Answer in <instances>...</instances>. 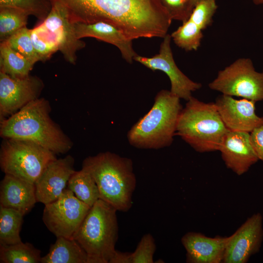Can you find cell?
<instances>
[{"instance_id": "e0dca14e", "label": "cell", "mask_w": 263, "mask_h": 263, "mask_svg": "<svg viewBox=\"0 0 263 263\" xmlns=\"http://www.w3.org/2000/svg\"><path fill=\"white\" fill-rule=\"evenodd\" d=\"M228 237H209L189 232L181 238L188 263H223Z\"/></svg>"}, {"instance_id": "836d02e7", "label": "cell", "mask_w": 263, "mask_h": 263, "mask_svg": "<svg viewBox=\"0 0 263 263\" xmlns=\"http://www.w3.org/2000/svg\"><path fill=\"white\" fill-rule=\"evenodd\" d=\"M131 253L116 250L109 263H131Z\"/></svg>"}, {"instance_id": "cb8c5ba5", "label": "cell", "mask_w": 263, "mask_h": 263, "mask_svg": "<svg viewBox=\"0 0 263 263\" xmlns=\"http://www.w3.org/2000/svg\"><path fill=\"white\" fill-rule=\"evenodd\" d=\"M40 254V250L29 243L0 245L1 263H41Z\"/></svg>"}, {"instance_id": "277c9868", "label": "cell", "mask_w": 263, "mask_h": 263, "mask_svg": "<svg viewBox=\"0 0 263 263\" xmlns=\"http://www.w3.org/2000/svg\"><path fill=\"white\" fill-rule=\"evenodd\" d=\"M180 98L170 91L162 90L150 110L128 131V141L142 149H160L171 145L182 110Z\"/></svg>"}, {"instance_id": "8fae6325", "label": "cell", "mask_w": 263, "mask_h": 263, "mask_svg": "<svg viewBox=\"0 0 263 263\" xmlns=\"http://www.w3.org/2000/svg\"><path fill=\"white\" fill-rule=\"evenodd\" d=\"M163 38L158 54L150 57L137 55L133 60L152 71L165 73L170 82V91L187 101L192 96V93L200 89L202 84L189 79L177 67L171 48V36L167 34Z\"/></svg>"}, {"instance_id": "9c48e42d", "label": "cell", "mask_w": 263, "mask_h": 263, "mask_svg": "<svg viewBox=\"0 0 263 263\" xmlns=\"http://www.w3.org/2000/svg\"><path fill=\"white\" fill-rule=\"evenodd\" d=\"M90 208L65 188L56 200L45 205L42 220L56 238H73Z\"/></svg>"}, {"instance_id": "4fadbf2b", "label": "cell", "mask_w": 263, "mask_h": 263, "mask_svg": "<svg viewBox=\"0 0 263 263\" xmlns=\"http://www.w3.org/2000/svg\"><path fill=\"white\" fill-rule=\"evenodd\" d=\"M255 101L222 94L215 102L218 111L226 128L231 131L250 133L263 124V117L255 113Z\"/></svg>"}, {"instance_id": "52a82bcc", "label": "cell", "mask_w": 263, "mask_h": 263, "mask_svg": "<svg viewBox=\"0 0 263 263\" xmlns=\"http://www.w3.org/2000/svg\"><path fill=\"white\" fill-rule=\"evenodd\" d=\"M55 154L31 141L3 139L0 167L5 174L35 184L48 164L56 159Z\"/></svg>"}, {"instance_id": "3957f363", "label": "cell", "mask_w": 263, "mask_h": 263, "mask_svg": "<svg viewBox=\"0 0 263 263\" xmlns=\"http://www.w3.org/2000/svg\"><path fill=\"white\" fill-rule=\"evenodd\" d=\"M82 169L94 177L100 199L117 211L130 209L136 185L132 159L110 151L102 152L86 158Z\"/></svg>"}, {"instance_id": "6da1fadb", "label": "cell", "mask_w": 263, "mask_h": 263, "mask_svg": "<svg viewBox=\"0 0 263 263\" xmlns=\"http://www.w3.org/2000/svg\"><path fill=\"white\" fill-rule=\"evenodd\" d=\"M66 10L71 22L111 24L131 40L164 38L172 19L160 0H50Z\"/></svg>"}, {"instance_id": "83f0119b", "label": "cell", "mask_w": 263, "mask_h": 263, "mask_svg": "<svg viewBox=\"0 0 263 263\" xmlns=\"http://www.w3.org/2000/svg\"><path fill=\"white\" fill-rule=\"evenodd\" d=\"M0 7L20 9L42 22L50 12L52 5L50 0H0Z\"/></svg>"}, {"instance_id": "7c38bea8", "label": "cell", "mask_w": 263, "mask_h": 263, "mask_svg": "<svg viewBox=\"0 0 263 263\" xmlns=\"http://www.w3.org/2000/svg\"><path fill=\"white\" fill-rule=\"evenodd\" d=\"M263 217L256 213L228 237L223 263H246L259 251L263 240Z\"/></svg>"}, {"instance_id": "484cf974", "label": "cell", "mask_w": 263, "mask_h": 263, "mask_svg": "<svg viewBox=\"0 0 263 263\" xmlns=\"http://www.w3.org/2000/svg\"><path fill=\"white\" fill-rule=\"evenodd\" d=\"M203 31L188 19L170 36L174 43L181 49L188 51L197 50L203 37Z\"/></svg>"}, {"instance_id": "e575fe53", "label": "cell", "mask_w": 263, "mask_h": 263, "mask_svg": "<svg viewBox=\"0 0 263 263\" xmlns=\"http://www.w3.org/2000/svg\"><path fill=\"white\" fill-rule=\"evenodd\" d=\"M254 4L256 5L262 4H263V0H250Z\"/></svg>"}, {"instance_id": "4dcf8cb0", "label": "cell", "mask_w": 263, "mask_h": 263, "mask_svg": "<svg viewBox=\"0 0 263 263\" xmlns=\"http://www.w3.org/2000/svg\"><path fill=\"white\" fill-rule=\"evenodd\" d=\"M155 250L156 244L152 235L150 233L144 235L134 251L131 253V263H154Z\"/></svg>"}, {"instance_id": "ba28073f", "label": "cell", "mask_w": 263, "mask_h": 263, "mask_svg": "<svg viewBox=\"0 0 263 263\" xmlns=\"http://www.w3.org/2000/svg\"><path fill=\"white\" fill-rule=\"evenodd\" d=\"M209 88L222 94L255 102L263 100V71H256L249 58H240L219 71Z\"/></svg>"}, {"instance_id": "ffe728a7", "label": "cell", "mask_w": 263, "mask_h": 263, "mask_svg": "<svg viewBox=\"0 0 263 263\" xmlns=\"http://www.w3.org/2000/svg\"><path fill=\"white\" fill-rule=\"evenodd\" d=\"M87 254L74 238L57 237L49 252L41 258V263H87Z\"/></svg>"}, {"instance_id": "d590c367", "label": "cell", "mask_w": 263, "mask_h": 263, "mask_svg": "<svg viewBox=\"0 0 263 263\" xmlns=\"http://www.w3.org/2000/svg\"><path fill=\"white\" fill-rule=\"evenodd\" d=\"M196 4L201 0H192Z\"/></svg>"}, {"instance_id": "8d00e7d4", "label": "cell", "mask_w": 263, "mask_h": 263, "mask_svg": "<svg viewBox=\"0 0 263 263\" xmlns=\"http://www.w3.org/2000/svg\"></svg>"}, {"instance_id": "30bf717a", "label": "cell", "mask_w": 263, "mask_h": 263, "mask_svg": "<svg viewBox=\"0 0 263 263\" xmlns=\"http://www.w3.org/2000/svg\"><path fill=\"white\" fill-rule=\"evenodd\" d=\"M43 88V81L37 76L14 78L0 72V121L39 98Z\"/></svg>"}, {"instance_id": "7402d4cb", "label": "cell", "mask_w": 263, "mask_h": 263, "mask_svg": "<svg viewBox=\"0 0 263 263\" xmlns=\"http://www.w3.org/2000/svg\"><path fill=\"white\" fill-rule=\"evenodd\" d=\"M67 187L79 200L91 207L100 199L99 189L94 177L82 168L72 175Z\"/></svg>"}, {"instance_id": "ac0fdd59", "label": "cell", "mask_w": 263, "mask_h": 263, "mask_svg": "<svg viewBox=\"0 0 263 263\" xmlns=\"http://www.w3.org/2000/svg\"><path fill=\"white\" fill-rule=\"evenodd\" d=\"M37 202L34 184L5 174L0 184V206L15 209L25 215Z\"/></svg>"}, {"instance_id": "f546056e", "label": "cell", "mask_w": 263, "mask_h": 263, "mask_svg": "<svg viewBox=\"0 0 263 263\" xmlns=\"http://www.w3.org/2000/svg\"><path fill=\"white\" fill-rule=\"evenodd\" d=\"M217 9L216 0H201L195 5L188 19L204 30L212 22Z\"/></svg>"}, {"instance_id": "4316f807", "label": "cell", "mask_w": 263, "mask_h": 263, "mask_svg": "<svg viewBox=\"0 0 263 263\" xmlns=\"http://www.w3.org/2000/svg\"><path fill=\"white\" fill-rule=\"evenodd\" d=\"M30 35L34 49L41 61L48 59L58 51L54 38L42 23L30 29Z\"/></svg>"}, {"instance_id": "5b68a950", "label": "cell", "mask_w": 263, "mask_h": 263, "mask_svg": "<svg viewBox=\"0 0 263 263\" xmlns=\"http://www.w3.org/2000/svg\"><path fill=\"white\" fill-rule=\"evenodd\" d=\"M228 130L215 103H205L191 96L179 115L175 135L199 152L219 150Z\"/></svg>"}, {"instance_id": "d4e9b609", "label": "cell", "mask_w": 263, "mask_h": 263, "mask_svg": "<svg viewBox=\"0 0 263 263\" xmlns=\"http://www.w3.org/2000/svg\"><path fill=\"white\" fill-rule=\"evenodd\" d=\"M29 15L20 9L0 7V41L7 40L21 28L26 27Z\"/></svg>"}, {"instance_id": "1f68e13d", "label": "cell", "mask_w": 263, "mask_h": 263, "mask_svg": "<svg viewBox=\"0 0 263 263\" xmlns=\"http://www.w3.org/2000/svg\"><path fill=\"white\" fill-rule=\"evenodd\" d=\"M172 19L184 22L188 19L196 5L192 0H160Z\"/></svg>"}, {"instance_id": "5bb4252c", "label": "cell", "mask_w": 263, "mask_h": 263, "mask_svg": "<svg viewBox=\"0 0 263 263\" xmlns=\"http://www.w3.org/2000/svg\"><path fill=\"white\" fill-rule=\"evenodd\" d=\"M74 165V159L70 155L56 158L48 164L35 183L37 202L45 205L61 195L75 171Z\"/></svg>"}, {"instance_id": "2e32d148", "label": "cell", "mask_w": 263, "mask_h": 263, "mask_svg": "<svg viewBox=\"0 0 263 263\" xmlns=\"http://www.w3.org/2000/svg\"><path fill=\"white\" fill-rule=\"evenodd\" d=\"M219 151L226 167L238 175L246 172L259 160L251 144L248 132L228 130Z\"/></svg>"}, {"instance_id": "44dd1931", "label": "cell", "mask_w": 263, "mask_h": 263, "mask_svg": "<svg viewBox=\"0 0 263 263\" xmlns=\"http://www.w3.org/2000/svg\"><path fill=\"white\" fill-rule=\"evenodd\" d=\"M34 65L5 41L0 42V72L14 78H23L30 75Z\"/></svg>"}, {"instance_id": "f1b7e54d", "label": "cell", "mask_w": 263, "mask_h": 263, "mask_svg": "<svg viewBox=\"0 0 263 263\" xmlns=\"http://www.w3.org/2000/svg\"><path fill=\"white\" fill-rule=\"evenodd\" d=\"M5 42L33 64L38 61H41L40 57L33 46L31 38L30 29H28L26 26L19 30Z\"/></svg>"}, {"instance_id": "d6a6232c", "label": "cell", "mask_w": 263, "mask_h": 263, "mask_svg": "<svg viewBox=\"0 0 263 263\" xmlns=\"http://www.w3.org/2000/svg\"><path fill=\"white\" fill-rule=\"evenodd\" d=\"M249 134L252 147L259 160L263 162V124L255 128Z\"/></svg>"}, {"instance_id": "d6986e66", "label": "cell", "mask_w": 263, "mask_h": 263, "mask_svg": "<svg viewBox=\"0 0 263 263\" xmlns=\"http://www.w3.org/2000/svg\"><path fill=\"white\" fill-rule=\"evenodd\" d=\"M74 28L77 39L91 37L112 44L119 49L122 57L130 63L137 55L132 48V40L111 24L103 21L89 24L77 22L74 23Z\"/></svg>"}, {"instance_id": "9a60e30c", "label": "cell", "mask_w": 263, "mask_h": 263, "mask_svg": "<svg viewBox=\"0 0 263 263\" xmlns=\"http://www.w3.org/2000/svg\"><path fill=\"white\" fill-rule=\"evenodd\" d=\"M49 15L41 23L54 38L65 60L75 64L76 53L85 46V43L77 38L74 23L69 20L65 9L58 3L52 4Z\"/></svg>"}, {"instance_id": "603a6c76", "label": "cell", "mask_w": 263, "mask_h": 263, "mask_svg": "<svg viewBox=\"0 0 263 263\" xmlns=\"http://www.w3.org/2000/svg\"><path fill=\"white\" fill-rule=\"evenodd\" d=\"M24 215L15 209L0 206V245L21 242L20 231Z\"/></svg>"}, {"instance_id": "7a4b0ae2", "label": "cell", "mask_w": 263, "mask_h": 263, "mask_svg": "<svg viewBox=\"0 0 263 263\" xmlns=\"http://www.w3.org/2000/svg\"><path fill=\"white\" fill-rule=\"evenodd\" d=\"M49 101L38 98L19 111L0 121V135L3 139L34 142L55 154H64L73 143L50 116Z\"/></svg>"}, {"instance_id": "8992f818", "label": "cell", "mask_w": 263, "mask_h": 263, "mask_svg": "<svg viewBox=\"0 0 263 263\" xmlns=\"http://www.w3.org/2000/svg\"><path fill=\"white\" fill-rule=\"evenodd\" d=\"M117 210L99 199L73 236L86 251L87 263H109L118 237Z\"/></svg>"}]
</instances>
